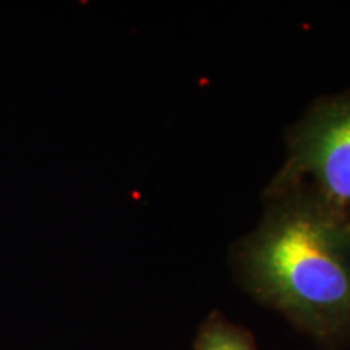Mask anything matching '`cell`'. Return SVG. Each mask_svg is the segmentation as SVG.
<instances>
[{
  "instance_id": "1",
  "label": "cell",
  "mask_w": 350,
  "mask_h": 350,
  "mask_svg": "<svg viewBox=\"0 0 350 350\" xmlns=\"http://www.w3.org/2000/svg\"><path fill=\"white\" fill-rule=\"evenodd\" d=\"M265 201L232 252L240 278L319 342L350 340V221L304 187Z\"/></svg>"
},
{
  "instance_id": "2",
  "label": "cell",
  "mask_w": 350,
  "mask_h": 350,
  "mask_svg": "<svg viewBox=\"0 0 350 350\" xmlns=\"http://www.w3.org/2000/svg\"><path fill=\"white\" fill-rule=\"evenodd\" d=\"M286 142V161L262 198L304 187L350 221V91L314 100Z\"/></svg>"
},
{
  "instance_id": "3",
  "label": "cell",
  "mask_w": 350,
  "mask_h": 350,
  "mask_svg": "<svg viewBox=\"0 0 350 350\" xmlns=\"http://www.w3.org/2000/svg\"><path fill=\"white\" fill-rule=\"evenodd\" d=\"M195 350H256L252 334L222 314H209L200 326Z\"/></svg>"
}]
</instances>
